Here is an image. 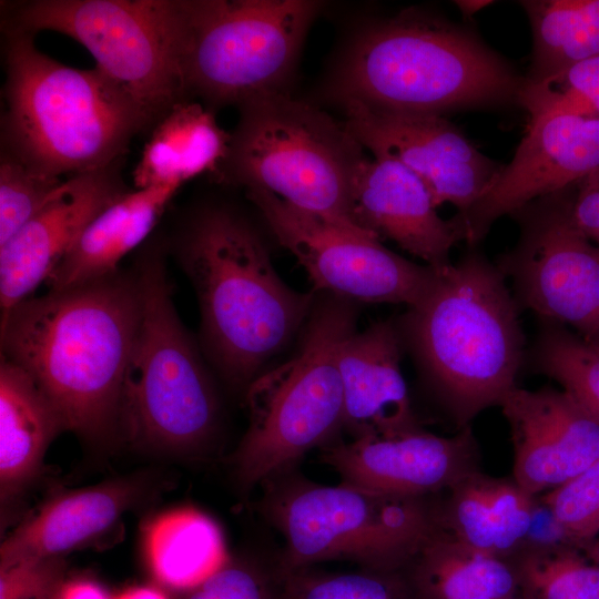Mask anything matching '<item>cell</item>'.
I'll return each mask as SVG.
<instances>
[{
	"label": "cell",
	"mask_w": 599,
	"mask_h": 599,
	"mask_svg": "<svg viewBox=\"0 0 599 599\" xmlns=\"http://www.w3.org/2000/svg\"><path fill=\"white\" fill-rule=\"evenodd\" d=\"M599 169V118L544 114L531 118L511 161L465 214H455L470 246L499 217L565 190Z\"/></svg>",
	"instance_id": "cell-15"
},
{
	"label": "cell",
	"mask_w": 599,
	"mask_h": 599,
	"mask_svg": "<svg viewBox=\"0 0 599 599\" xmlns=\"http://www.w3.org/2000/svg\"><path fill=\"white\" fill-rule=\"evenodd\" d=\"M145 551L154 577L184 591L205 582L229 561L220 527L193 508L156 517L145 532Z\"/></svg>",
	"instance_id": "cell-27"
},
{
	"label": "cell",
	"mask_w": 599,
	"mask_h": 599,
	"mask_svg": "<svg viewBox=\"0 0 599 599\" xmlns=\"http://www.w3.org/2000/svg\"><path fill=\"white\" fill-rule=\"evenodd\" d=\"M141 307L136 274L116 272L29 297L1 317V356L27 370L68 430H119L122 383Z\"/></svg>",
	"instance_id": "cell-1"
},
{
	"label": "cell",
	"mask_w": 599,
	"mask_h": 599,
	"mask_svg": "<svg viewBox=\"0 0 599 599\" xmlns=\"http://www.w3.org/2000/svg\"><path fill=\"white\" fill-rule=\"evenodd\" d=\"M519 105L529 118L575 114L599 118V55L522 87Z\"/></svg>",
	"instance_id": "cell-32"
},
{
	"label": "cell",
	"mask_w": 599,
	"mask_h": 599,
	"mask_svg": "<svg viewBox=\"0 0 599 599\" xmlns=\"http://www.w3.org/2000/svg\"><path fill=\"white\" fill-rule=\"evenodd\" d=\"M403 341L395 323L378 322L343 342L338 366L344 423L352 439L419 428L400 370Z\"/></svg>",
	"instance_id": "cell-20"
},
{
	"label": "cell",
	"mask_w": 599,
	"mask_h": 599,
	"mask_svg": "<svg viewBox=\"0 0 599 599\" xmlns=\"http://www.w3.org/2000/svg\"><path fill=\"white\" fill-rule=\"evenodd\" d=\"M276 571L284 599H416L398 571L326 572L313 567Z\"/></svg>",
	"instance_id": "cell-31"
},
{
	"label": "cell",
	"mask_w": 599,
	"mask_h": 599,
	"mask_svg": "<svg viewBox=\"0 0 599 599\" xmlns=\"http://www.w3.org/2000/svg\"><path fill=\"white\" fill-rule=\"evenodd\" d=\"M323 2L181 0L182 72L187 94L212 108L287 92Z\"/></svg>",
	"instance_id": "cell-11"
},
{
	"label": "cell",
	"mask_w": 599,
	"mask_h": 599,
	"mask_svg": "<svg viewBox=\"0 0 599 599\" xmlns=\"http://www.w3.org/2000/svg\"><path fill=\"white\" fill-rule=\"evenodd\" d=\"M231 133L207 106L189 100L177 103L152 129L133 170L136 189L181 187L203 173H215L225 159Z\"/></svg>",
	"instance_id": "cell-25"
},
{
	"label": "cell",
	"mask_w": 599,
	"mask_h": 599,
	"mask_svg": "<svg viewBox=\"0 0 599 599\" xmlns=\"http://www.w3.org/2000/svg\"><path fill=\"white\" fill-rule=\"evenodd\" d=\"M277 242L307 272L315 292L358 303L415 305L437 270L385 247L373 234L297 209L260 189L246 190Z\"/></svg>",
	"instance_id": "cell-13"
},
{
	"label": "cell",
	"mask_w": 599,
	"mask_h": 599,
	"mask_svg": "<svg viewBox=\"0 0 599 599\" xmlns=\"http://www.w3.org/2000/svg\"><path fill=\"white\" fill-rule=\"evenodd\" d=\"M351 207L358 229L395 242L435 270L450 265L451 248L464 241L454 216H439L419 176L390 158L364 161L354 181Z\"/></svg>",
	"instance_id": "cell-19"
},
{
	"label": "cell",
	"mask_w": 599,
	"mask_h": 599,
	"mask_svg": "<svg viewBox=\"0 0 599 599\" xmlns=\"http://www.w3.org/2000/svg\"><path fill=\"white\" fill-rule=\"evenodd\" d=\"M4 27L54 31L81 43L98 68L153 129L189 100L182 72L180 0H31L14 4Z\"/></svg>",
	"instance_id": "cell-10"
},
{
	"label": "cell",
	"mask_w": 599,
	"mask_h": 599,
	"mask_svg": "<svg viewBox=\"0 0 599 599\" xmlns=\"http://www.w3.org/2000/svg\"><path fill=\"white\" fill-rule=\"evenodd\" d=\"M526 599H599V565L570 545H530L512 564Z\"/></svg>",
	"instance_id": "cell-29"
},
{
	"label": "cell",
	"mask_w": 599,
	"mask_h": 599,
	"mask_svg": "<svg viewBox=\"0 0 599 599\" xmlns=\"http://www.w3.org/2000/svg\"><path fill=\"white\" fill-rule=\"evenodd\" d=\"M118 164L64 180L0 246L1 317L47 282L91 221L126 193Z\"/></svg>",
	"instance_id": "cell-18"
},
{
	"label": "cell",
	"mask_w": 599,
	"mask_h": 599,
	"mask_svg": "<svg viewBox=\"0 0 599 599\" xmlns=\"http://www.w3.org/2000/svg\"><path fill=\"white\" fill-rule=\"evenodd\" d=\"M525 75L474 31L406 9L372 22L343 50L326 94L343 105L440 115L519 104Z\"/></svg>",
	"instance_id": "cell-2"
},
{
	"label": "cell",
	"mask_w": 599,
	"mask_h": 599,
	"mask_svg": "<svg viewBox=\"0 0 599 599\" xmlns=\"http://www.w3.org/2000/svg\"><path fill=\"white\" fill-rule=\"evenodd\" d=\"M291 471V470H290ZM286 471L264 485L262 511L284 540L281 571L324 561L406 569L439 528L425 497L389 495L341 481L321 485Z\"/></svg>",
	"instance_id": "cell-8"
},
{
	"label": "cell",
	"mask_w": 599,
	"mask_h": 599,
	"mask_svg": "<svg viewBox=\"0 0 599 599\" xmlns=\"http://www.w3.org/2000/svg\"><path fill=\"white\" fill-rule=\"evenodd\" d=\"M520 306L495 263L471 246L396 324L423 379L458 429L500 405L525 356Z\"/></svg>",
	"instance_id": "cell-3"
},
{
	"label": "cell",
	"mask_w": 599,
	"mask_h": 599,
	"mask_svg": "<svg viewBox=\"0 0 599 599\" xmlns=\"http://www.w3.org/2000/svg\"><path fill=\"white\" fill-rule=\"evenodd\" d=\"M2 149L48 175L69 177L119 162L148 124L98 68L40 51L34 34L4 27Z\"/></svg>",
	"instance_id": "cell-5"
},
{
	"label": "cell",
	"mask_w": 599,
	"mask_h": 599,
	"mask_svg": "<svg viewBox=\"0 0 599 599\" xmlns=\"http://www.w3.org/2000/svg\"><path fill=\"white\" fill-rule=\"evenodd\" d=\"M535 369L555 379L599 420V344L566 326L541 322L529 352Z\"/></svg>",
	"instance_id": "cell-30"
},
{
	"label": "cell",
	"mask_w": 599,
	"mask_h": 599,
	"mask_svg": "<svg viewBox=\"0 0 599 599\" xmlns=\"http://www.w3.org/2000/svg\"><path fill=\"white\" fill-rule=\"evenodd\" d=\"M238 110L229 152L215 172L221 181L267 191L297 209L363 231L353 221L351 199L367 158L344 122L288 92L258 97Z\"/></svg>",
	"instance_id": "cell-7"
},
{
	"label": "cell",
	"mask_w": 599,
	"mask_h": 599,
	"mask_svg": "<svg viewBox=\"0 0 599 599\" xmlns=\"http://www.w3.org/2000/svg\"><path fill=\"white\" fill-rule=\"evenodd\" d=\"M576 184L510 214L519 236L495 264L520 308L588 337L599 326V247L573 220Z\"/></svg>",
	"instance_id": "cell-12"
},
{
	"label": "cell",
	"mask_w": 599,
	"mask_h": 599,
	"mask_svg": "<svg viewBox=\"0 0 599 599\" xmlns=\"http://www.w3.org/2000/svg\"><path fill=\"white\" fill-rule=\"evenodd\" d=\"M540 504L566 540L587 550L599 535V458L571 480L546 493Z\"/></svg>",
	"instance_id": "cell-34"
},
{
	"label": "cell",
	"mask_w": 599,
	"mask_h": 599,
	"mask_svg": "<svg viewBox=\"0 0 599 599\" xmlns=\"http://www.w3.org/2000/svg\"><path fill=\"white\" fill-rule=\"evenodd\" d=\"M114 599H167L160 590L151 587H133Z\"/></svg>",
	"instance_id": "cell-39"
},
{
	"label": "cell",
	"mask_w": 599,
	"mask_h": 599,
	"mask_svg": "<svg viewBox=\"0 0 599 599\" xmlns=\"http://www.w3.org/2000/svg\"><path fill=\"white\" fill-rule=\"evenodd\" d=\"M135 274L141 307L122 383L119 430L143 447L192 450L213 434L216 394L175 311L161 247L143 254Z\"/></svg>",
	"instance_id": "cell-9"
},
{
	"label": "cell",
	"mask_w": 599,
	"mask_h": 599,
	"mask_svg": "<svg viewBox=\"0 0 599 599\" xmlns=\"http://www.w3.org/2000/svg\"><path fill=\"white\" fill-rule=\"evenodd\" d=\"M176 253L199 300L207 356L230 385L246 389L306 323L316 292L285 284L258 231L225 206L200 211Z\"/></svg>",
	"instance_id": "cell-4"
},
{
	"label": "cell",
	"mask_w": 599,
	"mask_h": 599,
	"mask_svg": "<svg viewBox=\"0 0 599 599\" xmlns=\"http://www.w3.org/2000/svg\"><path fill=\"white\" fill-rule=\"evenodd\" d=\"M532 35L526 83L599 55V0H524Z\"/></svg>",
	"instance_id": "cell-28"
},
{
	"label": "cell",
	"mask_w": 599,
	"mask_h": 599,
	"mask_svg": "<svg viewBox=\"0 0 599 599\" xmlns=\"http://www.w3.org/2000/svg\"><path fill=\"white\" fill-rule=\"evenodd\" d=\"M64 569L61 557L29 559L0 569V599H58Z\"/></svg>",
	"instance_id": "cell-36"
},
{
	"label": "cell",
	"mask_w": 599,
	"mask_h": 599,
	"mask_svg": "<svg viewBox=\"0 0 599 599\" xmlns=\"http://www.w3.org/2000/svg\"><path fill=\"white\" fill-rule=\"evenodd\" d=\"M135 497L128 483L68 491L49 500L1 544L0 569L62 554L108 530Z\"/></svg>",
	"instance_id": "cell-22"
},
{
	"label": "cell",
	"mask_w": 599,
	"mask_h": 599,
	"mask_svg": "<svg viewBox=\"0 0 599 599\" xmlns=\"http://www.w3.org/2000/svg\"><path fill=\"white\" fill-rule=\"evenodd\" d=\"M179 187L150 186L126 192L82 232L45 282L59 291L112 275L119 263L151 233Z\"/></svg>",
	"instance_id": "cell-23"
},
{
	"label": "cell",
	"mask_w": 599,
	"mask_h": 599,
	"mask_svg": "<svg viewBox=\"0 0 599 599\" xmlns=\"http://www.w3.org/2000/svg\"><path fill=\"white\" fill-rule=\"evenodd\" d=\"M572 215L580 231L599 247V169L576 184Z\"/></svg>",
	"instance_id": "cell-37"
},
{
	"label": "cell",
	"mask_w": 599,
	"mask_h": 599,
	"mask_svg": "<svg viewBox=\"0 0 599 599\" xmlns=\"http://www.w3.org/2000/svg\"><path fill=\"white\" fill-rule=\"evenodd\" d=\"M185 599H284L275 566L231 560Z\"/></svg>",
	"instance_id": "cell-35"
},
{
	"label": "cell",
	"mask_w": 599,
	"mask_h": 599,
	"mask_svg": "<svg viewBox=\"0 0 599 599\" xmlns=\"http://www.w3.org/2000/svg\"><path fill=\"white\" fill-rule=\"evenodd\" d=\"M58 599H114L99 585L91 581H73L63 586Z\"/></svg>",
	"instance_id": "cell-38"
},
{
	"label": "cell",
	"mask_w": 599,
	"mask_h": 599,
	"mask_svg": "<svg viewBox=\"0 0 599 599\" xmlns=\"http://www.w3.org/2000/svg\"><path fill=\"white\" fill-rule=\"evenodd\" d=\"M586 551L589 557L599 565V546L591 545Z\"/></svg>",
	"instance_id": "cell-41"
},
{
	"label": "cell",
	"mask_w": 599,
	"mask_h": 599,
	"mask_svg": "<svg viewBox=\"0 0 599 599\" xmlns=\"http://www.w3.org/2000/svg\"><path fill=\"white\" fill-rule=\"evenodd\" d=\"M321 460L343 483L389 495L426 497L446 491L478 470V448L470 426L450 437L419 427L336 441L322 449Z\"/></svg>",
	"instance_id": "cell-16"
},
{
	"label": "cell",
	"mask_w": 599,
	"mask_h": 599,
	"mask_svg": "<svg viewBox=\"0 0 599 599\" xmlns=\"http://www.w3.org/2000/svg\"><path fill=\"white\" fill-rule=\"evenodd\" d=\"M459 11L467 18L473 17L475 13L479 12L481 9L493 4L494 1L488 0H458L455 1Z\"/></svg>",
	"instance_id": "cell-40"
},
{
	"label": "cell",
	"mask_w": 599,
	"mask_h": 599,
	"mask_svg": "<svg viewBox=\"0 0 599 599\" xmlns=\"http://www.w3.org/2000/svg\"><path fill=\"white\" fill-rule=\"evenodd\" d=\"M68 430L45 392L22 367L1 356L0 489L7 499L39 473L51 441Z\"/></svg>",
	"instance_id": "cell-24"
},
{
	"label": "cell",
	"mask_w": 599,
	"mask_h": 599,
	"mask_svg": "<svg viewBox=\"0 0 599 599\" xmlns=\"http://www.w3.org/2000/svg\"><path fill=\"white\" fill-rule=\"evenodd\" d=\"M514 480L530 496L571 480L599 458V420L566 390L516 386L501 400Z\"/></svg>",
	"instance_id": "cell-17"
},
{
	"label": "cell",
	"mask_w": 599,
	"mask_h": 599,
	"mask_svg": "<svg viewBox=\"0 0 599 599\" xmlns=\"http://www.w3.org/2000/svg\"><path fill=\"white\" fill-rule=\"evenodd\" d=\"M511 599H526V598L522 597V596L518 592V595H516V596H515L514 598H511Z\"/></svg>",
	"instance_id": "cell-42"
},
{
	"label": "cell",
	"mask_w": 599,
	"mask_h": 599,
	"mask_svg": "<svg viewBox=\"0 0 599 599\" xmlns=\"http://www.w3.org/2000/svg\"><path fill=\"white\" fill-rule=\"evenodd\" d=\"M406 569L416 599H511L519 592L512 564L474 549L440 528Z\"/></svg>",
	"instance_id": "cell-26"
},
{
	"label": "cell",
	"mask_w": 599,
	"mask_h": 599,
	"mask_svg": "<svg viewBox=\"0 0 599 599\" xmlns=\"http://www.w3.org/2000/svg\"><path fill=\"white\" fill-rule=\"evenodd\" d=\"M344 124L374 158L399 161L429 190L436 206L449 203L467 213L490 187L502 164L483 152L440 115L405 114L341 105Z\"/></svg>",
	"instance_id": "cell-14"
},
{
	"label": "cell",
	"mask_w": 599,
	"mask_h": 599,
	"mask_svg": "<svg viewBox=\"0 0 599 599\" xmlns=\"http://www.w3.org/2000/svg\"><path fill=\"white\" fill-rule=\"evenodd\" d=\"M64 180L30 166L9 151L0 156V246L58 191Z\"/></svg>",
	"instance_id": "cell-33"
},
{
	"label": "cell",
	"mask_w": 599,
	"mask_h": 599,
	"mask_svg": "<svg viewBox=\"0 0 599 599\" xmlns=\"http://www.w3.org/2000/svg\"><path fill=\"white\" fill-rule=\"evenodd\" d=\"M356 304L316 292L295 353L247 386L248 427L232 459L242 487L265 484L336 443L344 423L338 355L356 331Z\"/></svg>",
	"instance_id": "cell-6"
},
{
	"label": "cell",
	"mask_w": 599,
	"mask_h": 599,
	"mask_svg": "<svg viewBox=\"0 0 599 599\" xmlns=\"http://www.w3.org/2000/svg\"><path fill=\"white\" fill-rule=\"evenodd\" d=\"M446 493L437 506L438 526L460 542L504 559L526 542L537 504L514 478L478 469Z\"/></svg>",
	"instance_id": "cell-21"
}]
</instances>
